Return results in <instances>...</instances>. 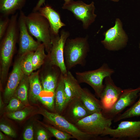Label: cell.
<instances>
[{"instance_id":"cell-1","label":"cell","mask_w":140,"mask_h":140,"mask_svg":"<svg viewBox=\"0 0 140 140\" xmlns=\"http://www.w3.org/2000/svg\"><path fill=\"white\" fill-rule=\"evenodd\" d=\"M89 50L88 36L68 38L64 50V62L67 71L78 65H84Z\"/></svg>"},{"instance_id":"cell-2","label":"cell","mask_w":140,"mask_h":140,"mask_svg":"<svg viewBox=\"0 0 140 140\" xmlns=\"http://www.w3.org/2000/svg\"><path fill=\"white\" fill-rule=\"evenodd\" d=\"M26 24L29 33L37 41L42 43L48 53L52 46L50 25L47 19L38 11H33L25 16Z\"/></svg>"},{"instance_id":"cell-3","label":"cell","mask_w":140,"mask_h":140,"mask_svg":"<svg viewBox=\"0 0 140 140\" xmlns=\"http://www.w3.org/2000/svg\"><path fill=\"white\" fill-rule=\"evenodd\" d=\"M115 73L114 69L108 64L104 63L95 69L82 72H76V78L79 83H85L94 90L96 96L100 98L103 90V81L107 77L111 76Z\"/></svg>"},{"instance_id":"cell-4","label":"cell","mask_w":140,"mask_h":140,"mask_svg":"<svg viewBox=\"0 0 140 140\" xmlns=\"http://www.w3.org/2000/svg\"><path fill=\"white\" fill-rule=\"evenodd\" d=\"M43 114L45 118L56 128L73 137L78 140H104V137L84 133L79 129L61 115L44 109Z\"/></svg>"},{"instance_id":"cell-5","label":"cell","mask_w":140,"mask_h":140,"mask_svg":"<svg viewBox=\"0 0 140 140\" xmlns=\"http://www.w3.org/2000/svg\"><path fill=\"white\" fill-rule=\"evenodd\" d=\"M112 120L111 119L106 117L101 111L92 113L73 124L84 133L101 136L106 128L110 127Z\"/></svg>"},{"instance_id":"cell-6","label":"cell","mask_w":140,"mask_h":140,"mask_svg":"<svg viewBox=\"0 0 140 140\" xmlns=\"http://www.w3.org/2000/svg\"><path fill=\"white\" fill-rule=\"evenodd\" d=\"M104 39L101 43L109 51H117L121 50L127 45L128 41V35L123 29L122 22L117 18L114 25L104 32Z\"/></svg>"},{"instance_id":"cell-7","label":"cell","mask_w":140,"mask_h":140,"mask_svg":"<svg viewBox=\"0 0 140 140\" xmlns=\"http://www.w3.org/2000/svg\"><path fill=\"white\" fill-rule=\"evenodd\" d=\"M50 32L52 46L47 56L48 61L51 64L58 67L61 73L64 74L68 71L64 62V48L70 33L64 30L61 31L60 34H55Z\"/></svg>"},{"instance_id":"cell-8","label":"cell","mask_w":140,"mask_h":140,"mask_svg":"<svg viewBox=\"0 0 140 140\" xmlns=\"http://www.w3.org/2000/svg\"><path fill=\"white\" fill-rule=\"evenodd\" d=\"M62 8L71 12L77 20L82 22L83 27L85 30L94 22L97 16L95 13V7L93 1L87 4L81 1L72 0L64 3Z\"/></svg>"},{"instance_id":"cell-9","label":"cell","mask_w":140,"mask_h":140,"mask_svg":"<svg viewBox=\"0 0 140 140\" xmlns=\"http://www.w3.org/2000/svg\"><path fill=\"white\" fill-rule=\"evenodd\" d=\"M109 136L112 140H140V121H123L117 128H106L101 136Z\"/></svg>"},{"instance_id":"cell-10","label":"cell","mask_w":140,"mask_h":140,"mask_svg":"<svg viewBox=\"0 0 140 140\" xmlns=\"http://www.w3.org/2000/svg\"><path fill=\"white\" fill-rule=\"evenodd\" d=\"M140 86L136 88L123 89L117 100L109 108L102 110V112L106 118L113 120L127 107L133 104L139 96Z\"/></svg>"},{"instance_id":"cell-11","label":"cell","mask_w":140,"mask_h":140,"mask_svg":"<svg viewBox=\"0 0 140 140\" xmlns=\"http://www.w3.org/2000/svg\"><path fill=\"white\" fill-rule=\"evenodd\" d=\"M25 16L22 11H20L18 24L19 41L18 52L21 55L29 52L35 51L41 44L35 40L29 34L25 23Z\"/></svg>"},{"instance_id":"cell-12","label":"cell","mask_w":140,"mask_h":140,"mask_svg":"<svg viewBox=\"0 0 140 140\" xmlns=\"http://www.w3.org/2000/svg\"><path fill=\"white\" fill-rule=\"evenodd\" d=\"M92 114L86 108L79 97L68 102L60 115L74 124Z\"/></svg>"},{"instance_id":"cell-13","label":"cell","mask_w":140,"mask_h":140,"mask_svg":"<svg viewBox=\"0 0 140 140\" xmlns=\"http://www.w3.org/2000/svg\"><path fill=\"white\" fill-rule=\"evenodd\" d=\"M104 87L100 98L103 110L110 108L118 98L123 89L117 86L111 76L104 79Z\"/></svg>"},{"instance_id":"cell-14","label":"cell","mask_w":140,"mask_h":140,"mask_svg":"<svg viewBox=\"0 0 140 140\" xmlns=\"http://www.w3.org/2000/svg\"><path fill=\"white\" fill-rule=\"evenodd\" d=\"M22 55L16 61L9 78L4 92L6 101L11 99L14 94L24 74L21 66Z\"/></svg>"},{"instance_id":"cell-15","label":"cell","mask_w":140,"mask_h":140,"mask_svg":"<svg viewBox=\"0 0 140 140\" xmlns=\"http://www.w3.org/2000/svg\"><path fill=\"white\" fill-rule=\"evenodd\" d=\"M63 75L66 104L72 100L80 97L82 88L70 71H68L66 74Z\"/></svg>"},{"instance_id":"cell-16","label":"cell","mask_w":140,"mask_h":140,"mask_svg":"<svg viewBox=\"0 0 140 140\" xmlns=\"http://www.w3.org/2000/svg\"><path fill=\"white\" fill-rule=\"evenodd\" d=\"M38 11L48 20L51 33L55 34H58L60 29L66 26L61 21L59 13L51 6L46 5L41 7Z\"/></svg>"},{"instance_id":"cell-17","label":"cell","mask_w":140,"mask_h":140,"mask_svg":"<svg viewBox=\"0 0 140 140\" xmlns=\"http://www.w3.org/2000/svg\"><path fill=\"white\" fill-rule=\"evenodd\" d=\"M80 98L85 107L91 113L102 111L103 106L100 100L87 88H82Z\"/></svg>"},{"instance_id":"cell-18","label":"cell","mask_w":140,"mask_h":140,"mask_svg":"<svg viewBox=\"0 0 140 140\" xmlns=\"http://www.w3.org/2000/svg\"><path fill=\"white\" fill-rule=\"evenodd\" d=\"M57 70L51 67L43 78L42 82L44 91L54 93L62 74L60 69Z\"/></svg>"},{"instance_id":"cell-19","label":"cell","mask_w":140,"mask_h":140,"mask_svg":"<svg viewBox=\"0 0 140 140\" xmlns=\"http://www.w3.org/2000/svg\"><path fill=\"white\" fill-rule=\"evenodd\" d=\"M26 0H0L1 15L9 16L16 13L17 11L21 10Z\"/></svg>"},{"instance_id":"cell-20","label":"cell","mask_w":140,"mask_h":140,"mask_svg":"<svg viewBox=\"0 0 140 140\" xmlns=\"http://www.w3.org/2000/svg\"><path fill=\"white\" fill-rule=\"evenodd\" d=\"M55 113L61 114L66 104L63 75L61 74L54 92Z\"/></svg>"},{"instance_id":"cell-21","label":"cell","mask_w":140,"mask_h":140,"mask_svg":"<svg viewBox=\"0 0 140 140\" xmlns=\"http://www.w3.org/2000/svg\"><path fill=\"white\" fill-rule=\"evenodd\" d=\"M29 96L31 100L34 102L38 100L41 92L43 91L39 80L38 72H32L29 76Z\"/></svg>"},{"instance_id":"cell-22","label":"cell","mask_w":140,"mask_h":140,"mask_svg":"<svg viewBox=\"0 0 140 140\" xmlns=\"http://www.w3.org/2000/svg\"><path fill=\"white\" fill-rule=\"evenodd\" d=\"M138 100L130 107L125 111L116 116L113 119L116 123L122 120L140 116V92Z\"/></svg>"},{"instance_id":"cell-23","label":"cell","mask_w":140,"mask_h":140,"mask_svg":"<svg viewBox=\"0 0 140 140\" xmlns=\"http://www.w3.org/2000/svg\"><path fill=\"white\" fill-rule=\"evenodd\" d=\"M29 86V76L24 74L14 94L17 98L24 104L27 102Z\"/></svg>"},{"instance_id":"cell-24","label":"cell","mask_w":140,"mask_h":140,"mask_svg":"<svg viewBox=\"0 0 140 140\" xmlns=\"http://www.w3.org/2000/svg\"><path fill=\"white\" fill-rule=\"evenodd\" d=\"M45 50L44 45L41 43L34 52L32 59L33 71L39 68L44 63L47 56L45 54Z\"/></svg>"},{"instance_id":"cell-25","label":"cell","mask_w":140,"mask_h":140,"mask_svg":"<svg viewBox=\"0 0 140 140\" xmlns=\"http://www.w3.org/2000/svg\"><path fill=\"white\" fill-rule=\"evenodd\" d=\"M34 52H30L22 55L21 66L24 74L29 76L33 72L32 57Z\"/></svg>"},{"instance_id":"cell-26","label":"cell","mask_w":140,"mask_h":140,"mask_svg":"<svg viewBox=\"0 0 140 140\" xmlns=\"http://www.w3.org/2000/svg\"><path fill=\"white\" fill-rule=\"evenodd\" d=\"M38 100L49 110L55 112L54 93L47 92L46 95H40Z\"/></svg>"},{"instance_id":"cell-27","label":"cell","mask_w":140,"mask_h":140,"mask_svg":"<svg viewBox=\"0 0 140 140\" xmlns=\"http://www.w3.org/2000/svg\"><path fill=\"white\" fill-rule=\"evenodd\" d=\"M47 129L58 140H69L74 139L70 134L62 131L56 128L50 126L46 127Z\"/></svg>"},{"instance_id":"cell-28","label":"cell","mask_w":140,"mask_h":140,"mask_svg":"<svg viewBox=\"0 0 140 140\" xmlns=\"http://www.w3.org/2000/svg\"><path fill=\"white\" fill-rule=\"evenodd\" d=\"M9 16L0 15V39H1L5 34L8 27L10 21Z\"/></svg>"},{"instance_id":"cell-29","label":"cell","mask_w":140,"mask_h":140,"mask_svg":"<svg viewBox=\"0 0 140 140\" xmlns=\"http://www.w3.org/2000/svg\"><path fill=\"white\" fill-rule=\"evenodd\" d=\"M29 113V111L26 110L17 111L9 113L8 116L12 119L21 121L26 117Z\"/></svg>"},{"instance_id":"cell-30","label":"cell","mask_w":140,"mask_h":140,"mask_svg":"<svg viewBox=\"0 0 140 140\" xmlns=\"http://www.w3.org/2000/svg\"><path fill=\"white\" fill-rule=\"evenodd\" d=\"M22 102L16 98H12L10 100L9 103L6 107L8 111H12L20 109L22 106Z\"/></svg>"},{"instance_id":"cell-31","label":"cell","mask_w":140,"mask_h":140,"mask_svg":"<svg viewBox=\"0 0 140 140\" xmlns=\"http://www.w3.org/2000/svg\"><path fill=\"white\" fill-rule=\"evenodd\" d=\"M0 129L6 135L13 137H16V134L15 132L9 125L4 124H1Z\"/></svg>"},{"instance_id":"cell-32","label":"cell","mask_w":140,"mask_h":140,"mask_svg":"<svg viewBox=\"0 0 140 140\" xmlns=\"http://www.w3.org/2000/svg\"><path fill=\"white\" fill-rule=\"evenodd\" d=\"M25 140H32L33 138V131L32 125H30L25 129L23 135Z\"/></svg>"},{"instance_id":"cell-33","label":"cell","mask_w":140,"mask_h":140,"mask_svg":"<svg viewBox=\"0 0 140 140\" xmlns=\"http://www.w3.org/2000/svg\"><path fill=\"white\" fill-rule=\"evenodd\" d=\"M37 139L38 140H47L49 137L47 132L44 130H39L37 132Z\"/></svg>"},{"instance_id":"cell-34","label":"cell","mask_w":140,"mask_h":140,"mask_svg":"<svg viewBox=\"0 0 140 140\" xmlns=\"http://www.w3.org/2000/svg\"><path fill=\"white\" fill-rule=\"evenodd\" d=\"M45 0H39L36 6L33 9V11L36 12L38 11L39 9L45 4Z\"/></svg>"},{"instance_id":"cell-35","label":"cell","mask_w":140,"mask_h":140,"mask_svg":"<svg viewBox=\"0 0 140 140\" xmlns=\"http://www.w3.org/2000/svg\"><path fill=\"white\" fill-rule=\"evenodd\" d=\"M4 136L0 132V140H3L4 139Z\"/></svg>"},{"instance_id":"cell-36","label":"cell","mask_w":140,"mask_h":140,"mask_svg":"<svg viewBox=\"0 0 140 140\" xmlns=\"http://www.w3.org/2000/svg\"><path fill=\"white\" fill-rule=\"evenodd\" d=\"M110 0V1H113V2H118L120 0Z\"/></svg>"},{"instance_id":"cell-37","label":"cell","mask_w":140,"mask_h":140,"mask_svg":"<svg viewBox=\"0 0 140 140\" xmlns=\"http://www.w3.org/2000/svg\"><path fill=\"white\" fill-rule=\"evenodd\" d=\"M65 1L64 3H67L68 2H69L70 1L72 0H64Z\"/></svg>"},{"instance_id":"cell-38","label":"cell","mask_w":140,"mask_h":140,"mask_svg":"<svg viewBox=\"0 0 140 140\" xmlns=\"http://www.w3.org/2000/svg\"><path fill=\"white\" fill-rule=\"evenodd\" d=\"M138 45H139V48L140 51V39L139 41Z\"/></svg>"},{"instance_id":"cell-39","label":"cell","mask_w":140,"mask_h":140,"mask_svg":"<svg viewBox=\"0 0 140 140\" xmlns=\"http://www.w3.org/2000/svg\"></svg>"}]
</instances>
